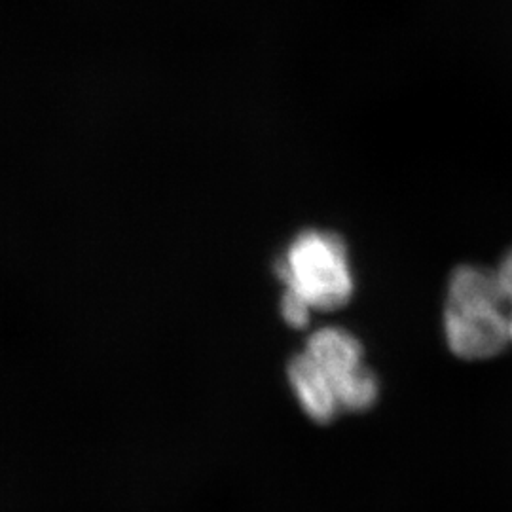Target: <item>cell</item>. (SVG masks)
<instances>
[{"instance_id":"1","label":"cell","mask_w":512,"mask_h":512,"mask_svg":"<svg viewBox=\"0 0 512 512\" xmlns=\"http://www.w3.org/2000/svg\"><path fill=\"white\" fill-rule=\"evenodd\" d=\"M444 334L463 361H486L511 344L509 306L497 274L473 264L458 266L448 281Z\"/></svg>"},{"instance_id":"2","label":"cell","mask_w":512,"mask_h":512,"mask_svg":"<svg viewBox=\"0 0 512 512\" xmlns=\"http://www.w3.org/2000/svg\"><path fill=\"white\" fill-rule=\"evenodd\" d=\"M277 275L311 310H340L355 291L348 249L338 234L325 230L300 232L277 262Z\"/></svg>"},{"instance_id":"3","label":"cell","mask_w":512,"mask_h":512,"mask_svg":"<svg viewBox=\"0 0 512 512\" xmlns=\"http://www.w3.org/2000/svg\"><path fill=\"white\" fill-rule=\"evenodd\" d=\"M287 376L296 401L310 420L327 425L342 412L329 376L306 351L294 355L287 366Z\"/></svg>"},{"instance_id":"4","label":"cell","mask_w":512,"mask_h":512,"mask_svg":"<svg viewBox=\"0 0 512 512\" xmlns=\"http://www.w3.org/2000/svg\"><path fill=\"white\" fill-rule=\"evenodd\" d=\"M304 351L325 370L334 389L365 366V351L359 338L340 327H325L313 332Z\"/></svg>"},{"instance_id":"5","label":"cell","mask_w":512,"mask_h":512,"mask_svg":"<svg viewBox=\"0 0 512 512\" xmlns=\"http://www.w3.org/2000/svg\"><path fill=\"white\" fill-rule=\"evenodd\" d=\"M336 397L344 412H366L380 397V382L368 366H363L336 385Z\"/></svg>"},{"instance_id":"6","label":"cell","mask_w":512,"mask_h":512,"mask_svg":"<svg viewBox=\"0 0 512 512\" xmlns=\"http://www.w3.org/2000/svg\"><path fill=\"white\" fill-rule=\"evenodd\" d=\"M310 304L300 298L293 291H283L281 294V317L285 319L287 325H291L294 329H304L308 327L311 317Z\"/></svg>"},{"instance_id":"7","label":"cell","mask_w":512,"mask_h":512,"mask_svg":"<svg viewBox=\"0 0 512 512\" xmlns=\"http://www.w3.org/2000/svg\"><path fill=\"white\" fill-rule=\"evenodd\" d=\"M497 279L501 285V291L505 294L507 306H509V323H511V340H512V249L507 251V255L503 256L499 268H497Z\"/></svg>"}]
</instances>
